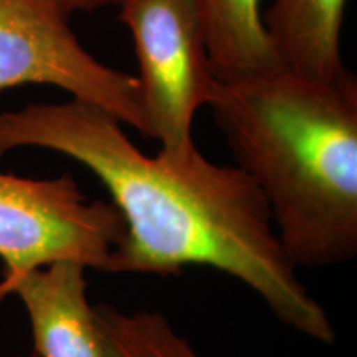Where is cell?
I'll return each mask as SVG.
<instances>
[{
  "instance_id": "4",
  "label": "cell",
  "mask_w": 357,
  "mask_h": 357,
  "mask_svg": "<svg viewBox=\"0 0 357 357\" xmlns=\"http://www.w3.org/2000/svg\"><path fill=\"white\" fill-rule=\"evenodd\" d=\"M124 229L113 202H89L68 174L26 178L0 172V280L60 260L111 273Z\"/></svg>"
},
{
  "instance_id": "6",
  "label": "cell",
  "mask_w": 357,
  "mask_h": 357,
  "mask_svg": "<svg viewBox=\"0 0 357 357\" xmlns=\"http://www.w3.org/2000/svg\"><path fill=\"white\" fill-rule=\"evenodd\" d=\"M84 270L82 263L60 260L0 280V300L15 294L25 306L35 357H106Z\"/></svg>"
},
{
  "instance_id": "9",
  "label": "cell",
  "mask_w": 357,
  "mask_h": 357,
  "mask_svg": "<svg viewBox=\"0 0 357 357\" xmlns=\"http://www.w3.org/2000/svg\"><path fill=\"white\" fill-rule=\"evenodd\" d=\"M106 357H200L160 312L95 306Z\"/></svg>"
},
{
  "instance_id": "7",
  "label": "cell",
  "mask_w": 357,
  "mask_h": 357,
  "mask_svg": "<svg viewBox=\"0 0 357 357\" xmlns=\"http://www.w3.org/2000/svg\"><path fill=\"white\" fill-rule=\"evenodd\" d=\"M347 0H275L263 24L281 65L305 77L329 79L344 71L341 29Z\"/></svg>"
},
{
  "instance_id": "3",
  "label": "cell",
  "mask_w": 357,
  "mask_h": 357,
  "mask_svg": "<svg viewBox=\"0 0 357 357\" xmlns=\"http://www.w3.org/2000/svg\"><path fill=\"white\" fill-rule=\"evenodd\" d=\"M118 7L132 35L136 78L159 154L185 159L197 149L195 114L217 84L194 0H121Z\"/></svg>"
},
{
  "instance_id": "10",
  "label": "cell",
  "mask_w": 357,
  "mask_h": 357,
  "mask_svg": "<svg viewBox=\"0 0 357 357\" xmlns=\"http://www.w3.org/2000/svg\"><path fill=\"white\" fill-rule=\"evenodd\" d=\"M60 3V7L63 10L71 15L73 12L77 10H96V8L101 7H108V6H119L121 0H56Z\"/></svg>"
},
{
  "instance_id": "8",
  "label": "cell",
  "mask_w": 357,
  "mask_h": 357,
  "mask_svg": "<svg viewBox=\"0 0 357 357\" xmlns=\"http://www.w3.org/2000/svg\"><path fill=\"white\" fill-rule=\"evenodd\" d=\"M261 2L194 0L217 82H235L283 66L263 24Z\"/></svg>"
},
{
  "instance_id": "2",
  "label": "cell",
  "mask_w": 357,
  "mask_h": 357,
  "mask_svg": "<svg viewBox=\"0 0 357 357\" xmlns=\"http://www.w3.org/2000/svg\"><path fill=\"white\" fill-rule=\"evenodd\" d=\"M294 268L357 255V82L284 68L217 82L208 102Z\"/></svg>"
},
{
  "instance_id": "5",
  "label": "cell",
  "mask_w": 357,
  "mask_h": 357,
  "mask_svg": "<svg viewBox=\"0 0 357 357\" xmlns=\"http://www.w3.org/2000/svg\"><path fill=\"white\" fill-rule=\"evenodd\" d=\"M56 0H0V89L52 84L153 137L139 82L98 61Z\"/></svg>"
},
{
  "instance_id": "1",
  "label": "cell",
  "mask_w": 357,
  "mask_h": 357,
  "mask_svg": "<svg viewBox=\"0 0 357 357\" xmlns=\"http://www.w3.org/2000/svg\"><path fill=\"white\" fill-rule=\"evenodd\" d=\"M19 147L68 155L108 189L126 227L111 273L211 266L252 288L294 331L336 341L328 312L281 250L261 190L240 167L212 162L199 149L178 160L149 158L116 116L75 98L0 113V155Z\"/></svg>"
}]
</instances>
